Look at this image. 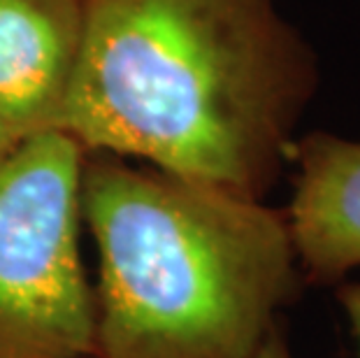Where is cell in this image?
Listing matches in <instances>:
<instances>
[{
	"label": "cell",
	"mask_w": 360,
	"mask_h": 358,
	"mask_svg": "<svg viewBox=\"0 0 360 358\" xmlns=\"http://www.w3.org/2000/svg\"><path fill=\"white\" fill-rule=\"evenodd\" d=\"M86 0H0V114L21 140L56 131Z\"/></svg>",
	"instance_id": "cell-5"
},
{
	"label": "cell",
	"mask_w": 360,
	"mask_h": 358,
	"mask_svg": "<svg viewBox=\"0 0 360 358\" xmlns=\"http://www.w3.org/2000/svg\"><path fill=\"white\" fill-rule=\"evenodd\" d=\"M293 196L286 212L304 286H337L360 268V140L328 131L290 144Z\"/></svg>",
	"instance_id": "cell-4"
},
{
	"label": "cell",
	"mask_w": 360,
	"mask_h": 358,
	"mask_svg": "<svg viewBox=\"0 0 360 358\" xmlns=\"http://www.w3.org/2000/svg\"><path fill=\"white\" fill-rule=\"evenodd\" d=\"M319 84L316 49L277 0H86L56 131L265 200Z\"/></svg>",
	"instance_id": "cell-1"
},
{
	"label": "cell",
	"mask_w": 360,
	"mask_h": 358,
	"mask_svg": "<svg viewBox=\"0 0 360 358\" xmlns=\"http://www.w3.org/2000/svg\"><path fill=\"white\" fill-rule=\"evenodd\" d=\"M86 149L60 131L0 161V358H96V291L82 265Z\"/></svg>",
	"instance_id": "cell-3"
},
{
	"label": "cell",
	"mask_w": 360,
	"mask_h": 358,
	"mask_svg": "<svg viewBox=\"0 0 360 358\" xmlns=\"http://www.w3.org/2000/svg\"><path fill=\"white\" fill-rule=\"evenodd\" d=\"M335 298L340 302V307L344 309V317L351 326L354 340L358 345V356H360V281H342L335 286Z\"/></svg>",
	"instance_id": "cell-6"
},
{
	"label": "cell",
	"mask_w": 360,
	"mask_h": 358,
	"mask_svg": "<svg viewBox=\"0 0 360 358\" xmlns=\"http://www.w3.org/2000/svg\"><path fill=\"white\" fill-rule=\"evenodd\" d=\"M96 358H251L304 291L286 212L86 151Z\"/></svg>",
	"instance_id": "cell-2"
},
{
	"label": "cell",
	"mask_w": 360,
	"mask_h": 358,
	"mask_svg": "<svg viewBox=\"0 0 360 358\" xmlns=\"http://www.w3.org/2000/svg\"><path fill=\"white\" fill-rule=\"evenodd\" d=\"M251 358H293L286 340V331H283L281 321L270 331V335L265 338L263 345L258 347V352Z\"/></svg>",
	"instance_id": "cell-7"
},
{
	"label": "cell",
	"mask_w": 360,
	"mask_h": 358,
	"mask_svg": "<svg viewBox=\"0 0 360 358\" xmlns=\"http://www.w3.org/2000/svg\"><path fill=\"white\" fill-rule=\"evenodd\" d=\"M19 142L21 138L7 126V121L3 119V114H0V161H5V158L19 147Z\"/></svg>",
	"instance_id": "cell-8"
}]
</instances>
